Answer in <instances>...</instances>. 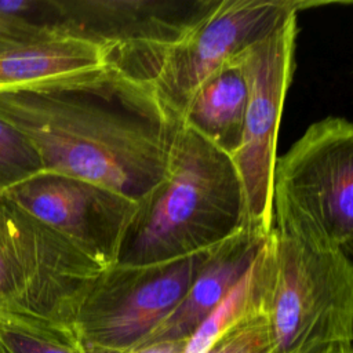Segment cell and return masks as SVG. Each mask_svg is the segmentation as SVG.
Returning a JSON list of instances; mask_svg holds the SVG:
<instances>
[{
    "mask_svg": "<svg viewBox=\"0 0 353 353\" xmlns=\"http://www.w3.org/2000/svg\"><path fill=\"white\" fill-rule=\"evenodd\" d=\"M58 37L66 36H59L54 32L34 26L23 19L0 12V52L32 43L54 40Z\"/></svg>",
    "mask_w": 353,
    "mask_h": 353,
    "instance_id": "obj_18",
    "label": "cell"
},
{
    "mask_svg": "<svg viewBox=\"0 0 353 353\" xmlns=\"http://www.w3.org/2000/svg\"><path fill=\"white\" fill-rule=\"evenodd\" d=\"M334 4L317 0H218L203 19L146 73L159 102L181 119L196 91L244 50L280 28L302 10Z\"/></svg>",
    "mask_w": 353,
    "mask_h": 353,
    "instance_id": "obj_7",
    "label": "cell"
},
{
    "mask_svg": "<svg viewBox=\"0 0 353 353\" xmlns=\"http://www.w3.org/2000/svg\"><path fill=\"white\" fill-rule=\"evenodd\" d=\"M43 171L32 142L0 116V194Z\"/></svg>",
    "mask_w": 353,
    "mask_h": 353,
    "instance_id": "obj_16",
    "label": "cell"
},
{
    "mask_svg": "<svg viewBox=\"0 0 353 353\" xmlns=\"http://www.w3.org/2000/svg\"><path fill=\"white\" fill-rule=\"evenodd\" d=\"M251 268V266H250ZM250 270V269H248ZM252 307V295L248 285V272L232 292L188 338L182 353H205L212 343L236 324Z\"/></svg>",
    "mask_w": 353,
    "mask_h": 353,
    "instance_id": "obj_15",
    "label": "cell"
},
{
    "mask_svg": "<svg viewBox=\"0 0 353 353\" xmlns=\"http://www.w3.org/2000/svg\"><path fill=\"white\" fill-rule=\"evenodd\" d=\"M0 353H10L6 347H4V345L0 342Z\"/></svg>",
    "mask_w": 353,
    "mask_h": 353,
    "instance_id": "obj_19",
    "label": "cell"
},
{
    "mask_svg": "<svg viewBox=\"0 0 353 353\" xmlns=\"http://www.w3.org/2000/svg\"><path fill=\"white\" fill-rule=\"evenodd\" d=\"M298 14L244 50L236 62L247 84V106L239 148L230 156L244 199V228L272 230V179L283 106L295 69Z\"/></svg>",
    "mask_w": 353,
    "mask_h": 353,
    "instance_id": "obj_8",
    "label": "cell"
},
{
    "mask_svg": "<svg viewBox=\"0 0 353 353\" xmlns=\"http://www.w3.org/2000/svg\"><path fill=\"white\" fill-rule=\"evenodd\" d=\"M0 116L32 142L43 171L92 182L138 204L164 178L179 125L149 83L110 63L0 91Z\"/></svg>",
    "mask_w": 353,
    "mask_h": 353,
    "instance_id": "obj_1",
    "label": "cell"
},
{
    "mask_svg": "<svg viewBox=\"0 0 353 353\" xmlns=\"http://www.w3.org/2000/svg\"><path fill=\"white\" fill-rule=\"evenodd\" d=\"M272 229L316 251L352 255L353 125L347 119L314 121L276 159Z\"/></svg>",
    "mask_w": 353,
    "mask_h": 353,
    "instance_id": "obj_4",
    "label": "cell"
},
{
    "mask_svg": "<svg viewBox=\"0 0 353 353\" xmlns=\"http://www.w3.org/2000/svg\"><path fill=\"white\" fill-rule=\"evenodd\" d=\"M108 57L99 46L58 37L0 52V91L18 90L105 66Z\"/></svg>",
    "mask_w": 353,
    "mask_h": 353,
    "instance_id": "obj_12",
    "label": "cell"
},
{
    "mask_svg": "<svg viewBox=\"0 0 353 353\" xmlns=\"http://www.w3.org/2000/svg\"><path fill=\"white\" fill-rule=\"evenodd\" d=\"M215 247L171 261L105 269L83 295L72 334L94 353L134 352L178 305Z\"/></svg>",
    "mask_w": 353,
    "mask_h": 353,
    "instance_id": "obj_6",
    "label": "cell"
},
{
    "mask_svg": "<svg viewBox=\"0 0 353 353\" xmlns=\"http://www.w3.org/2000/svg\"><path fill=\"white\" fill-rule=\"evenodd\" d=\"M205 353H276L268 320L256 309L254 299L250 312L221 335Z\"/></svg>",
    "mask_w": 353,
    "mask_h": 353,
    "instance_id": "obj_17",
    "label": "cell"
},
{
    "mask_svg": "<svg viewBox=\"0 0 353 353\" xmlns=\"http://www.w3.org/2000/svg\"><path fill=\"white\" fill-rule=\"evenodd\" d=\"M248 284L276 353H353L350 256L307 248L272 229L251 263Z\"/></svg>",
    "mask_w": 353,
    "mask_h": 353,
    "instance_id": "obj_3",
    "label": "cell"
},
{
    "mask_svg": "<svg viewBox=\"0 0 353 353\" xmlns=\"http://www.w3.org/2000/svg\"><path fill=\"white\" fill-rule=\"evenodd\" d=\"M245 106L247 84L234 59L196 91L181 123L232 156L241 141Z\"/></svg>",
    "mask_w": 353,
    "mask_h": 353,
    "instance_id": "obj_13",
    "label": "cell"
},
{
    "mask_svg": "<svg viewBox=\"0 0 353 353\" xmlns=\"http://www.w3.org/2000/svg\"><path fill=\"white\" fill-rule=\"evenodd\" d=\"M4 194L69 240L102 269L119 263L138 211L137 201L117 192L48 171L19 182Z\"/></svg>",
    "mask_w": 353,
    "mask_h": 353,
    "instance_id": "obj_10",
    "label": "cell"
},
{
    "mask_svg": "<svg viewBox=\"0 0 353 353\" xmlns=\"http://www.w3.org/2000/svg\"><path fill=\"white\" fill-rule=\"evenodd\" d=\"M0 342L10 353H94L59 327L0 313Z\"/></svg>",
    "mask_w": 353,
    "mask_h": 353,
    "instance_id": "obj_14",
    "label": "cell"
},
{
    "mask_svg": "<svg viewBox=\"0 0 353 353\" xmlns=\"http://www.w3.org/2000/svg\"><path fill=\"white\" fill-rule=\"evenodd\" d=\"M103 270L58 232L0 194V313L72 334L76 309Z\"/></svg>",
    "mask_w": 353,
    "mask_h": 353,
    "instance_id": "obj_5",
    "label": "cell"
},
{
    "mask_svg": "<svg viewBox=\"0 0 353 353\" xmlns=\"http://www.w3.org/2000/svg\"><path fill=\"white\" fill-rule=\"evenodd\" d=\"M265 239L243 228L218 244L178 305L139 347L161 341H188L245 276Z\"/></svg>",
    "mask_w": 353,
    "mask_h": 353,
    "instance_id": "obj_11",
    "label": "cell"
},
{
    "mask_svg": "<svg viewBox=\"0 0 353 353\" xmlns=\"http://www.w3.org/2000/svg\"><path fill=\"white\" fill-rule=\"evenodd\" d=\"M54 30L94 43L108 62L146 81L153 61L179 43L218 0H51Z\"/></svg>",
    "mask_w": 353,
    "mask_h": 353,
    "instance_id": "obj_9",
    "label": "cell"
},
{
    "mask_svg": "<svg viewBox=\"0 0 353 353\" xmlns=\"http://www.w3.org/2000/svg\"><path fill=\"white\" fill-rule=\"evenodd\" d=\"M244 228L230 156L179 123L160 183L138 204L119 263L164 262L210 250Z\"/></svg>",
    "mask_w": 353,
    "mask_h": 353,
    "instance_id": "obj_2",
    "label": "cell"
}]
</instances>
